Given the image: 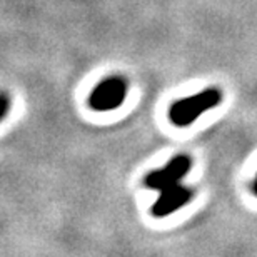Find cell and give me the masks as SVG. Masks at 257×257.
I'll use <instances>...</instances> for the list:
<instances>
[{
  "instance_id": "cell-2",
  "label": "cell",
  "mask_w": 257,
  "mask_h": 257,
  "mask_svg": "<svg viewBox=\"0 0 257 257\" xmlns=\"http://www.w3.org/2000/svg\"><path fill=\"white\" fill-rule=\"evenodd\" d=\"M220 100H222L220 90L215 89V87H210V89H205L195 95L174 102V105L169 110V119L174 125L187 127L204 112L217 107Z\"/></svg>"
},
{
  "instance_id": "cell-1",
  "label": "cell",
  "mask_w": 257,
  "mask_h": 257,
  "mask_svg": "<svg viewBox=\"0 0 257 257\" xmlns=\"http://www.w3.org/2000/svg\"><path fill=\"white\" fill-rule=\"evenodd\" d=\"M192 167L189 156H177L164 169L151 172L146 177V187L159 192V199L152 207L156 217H166L184 207L192 199V189L182 186V179L187 176Z\"/></svg>"
},
{
  "instance_id": "cell-4",
  "label": "cell",
  "mask_w": 257,
  "mask_h": 257,
  "mask_svg": "<svg viewBox=\"0 0 257 257\" xmlns=\"http://www.w3.org/2000/svg\"><path fill=\"white\" fill-rule=\"evenodd\" d=\"M7 110H9V95L4 92V95H2V114H0V117H5V114H7Z\"/></svg>"
},
{
  "instance_id": "cell-3",
  "label": "cell",
  "mask_w": 257,
  "mask_h": 257,
  "mask_svg": "<svg viewBox=\"0 0 257 257\" xmlns=\"http://www.w3.org/2000/svg\"><path fill=\"white\" fill-rule=\"evenodd\" d=\"M127 95V82L122 77H107L90 94V107L94 110H114L124 104Z\"/></svg>"
},
{
  "instance_id": "cell-5",
  "label": "cell",
  "mask_w": 257,
  "mask_h": 257,
  "mask_svg": "<svg viewBox=\"0 0 257 257\" xmlns=\"http://www.w3.org/2000/svg\"><path fill=\"white\" fill-rule=\"evenodd\" d=\"M254 192H255V195H257V179H255V182H254Z\"/></svg>"
}]
</instances>
